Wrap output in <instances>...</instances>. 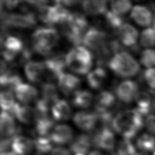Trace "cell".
Here are the masks:
<instances>
[{"instance_id": "cell-1", "label": "cell", "mask_w": 155, "mask_h": 155, "mask_svg": "<svg viewBox=\"0 0 155 155\" xmlns=\"http://www.w3.org/2000/svg\"><path fill=\"white\" fill-rule=\"evenodd\" d=\"M145 118L136 108L120 111L114 116L111 128L123 138L132 139L144 127Z\"/></svg>"}, {"instance_id": "cell-2", "label": "cell", "mask_w": 155, "mask_h": 155, "mask_svg": "<svg viewBox=\"0 0 155 155\" xmlns=\"http://www.w3.org/2000/svg\"><path fill=\"white\" fill-rule=\"evenodd\" d=\"M59 35L55 28L51 27H39L31 35V47L37 53L48 56L57 45Z\"/></svg>"}, {"instance_id": "cell-3", "label": "cell", "mask_w": 155, "mask_h": 155, "mask_svg": "<svg viewBox=\"0 0 155 155\" xmlns=\"http://www.w3.org/2000/svg\"><path fill=\"white\" fill-rule=\"evenodd\" d=\"M108 66L116 75L122 78L135 76L140 71V65L137 61L130 53L125 51L113 55Z\"/></svg>"}, {"instance_id": "cell-4", "label": "cell", "mask_w": 155, "mask_h": 155, "mask_svg": "<svg viewBox=\"0 0 155 155\" xmlns=\"http://www.w3.org/2000/svg\"><path fill=\"white\" fill-rule=\"evenodd\" d=\"M67 67L73 72L85 74L93 65V56L90 51L82 46L74 47L66 54Z\"/></svg>"}, {"instance_id": "cell-5", "label": "cell", "mask_w": 155, "mask_h": 155, "mask_svg": "<svg viewBox=\"0 0 155 155\" xmlns=\"http://www.w3.org/2000/svg\"><path fill=\"white\" fill-rule=\"evenodd\" d=\"M54 3V5L50 6L46 5L37 9L39 19L49 26L65 24L70 14L64 5L56 1Z\"/></svg>"}, {"instance_id": "cell-6", "label": "cell", "mask_w": 155, "mask_h": 155, "mask_svg": "<svg viewBox=\"0 0 155 155\" xmlns=\"http://www.w3.org/2000/svg\"><path fill=\"white\" fill-rule=\"evenodd\" d=\"M44 64L47 78L51 80L58 79L64 73L67 67L66 55L59 51L51 53L45 59Z\"/></svg>"}, {"instance_id": "cell-7", "label": "cell", "mask_w": 155, "mask_h": 155, "mask_svg": "<svg viewBox=\"0 0 155 155\" xmlns=\"http://www.w3.org/2000/svg\"><path fill=\"white\" fill-rule=\"evenodd\" d=\"M92 144L101 150L113 153L116 148V142L114 134L110 127H101L93 134Z\"/></svg>"}, {"instance_id": "cell-8", "label": "cell", "mask_w": 155, "mask_h": 155, "mask_svg": "<svg viewBox=\"0 0 155 155\" xmlns=\"http://www.w3.org/2000/svg\"><path fill=\"white\" fill-rule=\"evenodd\" d=\"M4 28H15L18 29H30L36 24V18L34 13L24 14L11 13L4 15L2 18Z\"/></svg>"}, {"instance_id": "cell-9", "label": "cell", "mask_w": 155, "mask_h": 155, "mask_svg": "<svg viewBox=\"0 0 155 155\" xmlns=\"http://www.w3.org/2000/svg\"><path fill=\"white\" fill-rule=\"evenodd\" d=\"M2 56L5 62H13L18 56L24 48L23 41L18 36L8 35L2 43ZM19 58V57H18Z\"/></svg>"}, {"instance_id": "cell-10", "label": "cell", "mask_w": 155, "mask_h": 155, "mask_svg": "<svg viewBox=\"0 0 155 155\" xmlns=\"http://www.w3.org/2000/svg\"><path fill=\"white\" fill-rule=\"evenodd\" d=\"M137 82L131 80H125L119 83L116 87V94L118 99L126 104L135 101L139 93Z\"/></svg>"}, {"instance_id": "cell-11", "label": "cell", "mask_w": 155, "mask_h": 155, "mask_svg": "<svg viewBox=\"0 0 155 155\" xmlns=\"http://www.w3.org/2000/svg\"><path fill=\"white\" fill-rule=\"evenodd\" d=\"M107 41V35L104 31L93 27L88 29L83 39V44L94 51L102 48Z\"/></svg>"}, {"instance_id": "cell-12", "label": "cell", "mask_w": 155, "mask_h": 155, "mask_svg": "<svg viewBox=\"0 0 155 155\" xmlns=\"http://www.w3.org/2000/svg\"><path fill=\"white\" fill-rule=\"evenodd\" d=\"M98 116L95 111H81L73 116V122L81 130L91 131L96 127Z\"/></svg>"}, {"instance_id": "cell-13", "label": "cell", "mask_w": 155, "mask_h": 155, "mask_svg": "<svg viewBox=\"0 0 155 155\" xmlns=\"http://www.w3.org/2000/svg\"><path fill=\"white\" fill-rule=\"evenodd\" d=\"M119 42L126 47L130 48L136 45L139 37L137 30L129 23H124L117 31Z\"/></svg>"}, {"instance_id": "cell-14", "label": "cell", "mask_w": 155, "mask_h": 155, "mask_svg": "<svg viewBox=\"0 0 155 155\" xmlns=\"http://www.w3.org/2000/svg\"><path fill=\"white\" fill-rule=\"evenodd\" d=\"M135 102L136 108L147 117L155 110V93L151 91H140L135 99Z\"/></svg>"}, {"instance_id": "cell-15", "label": "cell", "mask_w": 155, "mask_h": 155, "mask_svg": "<svg viewBox=\"0 0 155 155\" xmlns=\"http://www.w3.org/2000/svg\"><path fill=\"white\" fill-rule=\"evenodd\" d=\"M116 97L113 93L108 91H101L95 97L94 108L97 114L113 111V108L115 107Z\"/></svg>"}, {"instance_id": "cell-16", "label": "cell", "mask_w": 155, "mask_h": 155, "mask_svg": "<svg viewBox=\"0 0 155 155\" xmlns=\"http://www.w3.org/2000/svg\"><path fill=\"white\" fill-rule=\"evenodd\" d=\"M0 126L2 138H14L21 132V128L16 125L13 117L4 111L1 112Z\"/></svg>"}, {"instance_id": "cell-17", "label": "cell", "mask_w": 155, "mask_h": 155, "mask_svg": "<svg viewBox=\"0 0 155 155\" xmlns=\"http://www.w3.org/2000/svg\"><path fill=\"white\" fill-rule=\"evenodd\" d=\"M131 18L138 25L150 27L153 24L154 16L153 10L149 7L142 5H137L132 8Z\"/></svg>"}, {"instance_id": "cell-18", "label": "cell", "mask_w": 155, "mask_h": 155, "mask_svg": "<svg viewBox=\"0 0 155 155\" xmlns=\"http://www.w3.org/2000/svg\"><path fill=\"white\" fill-rule=\"evenodd\" d=\"M59 90L66 96L76 93L81 85V79L70 73H64L58 79Z\"/></svg>"}, {"instance_id": "cell-19", "label": "cell", "mask_w": 155, "mask_h": 155, "mask_svg": "<svg viewBox=\"0 0 155 155\" xmlns=\"http://www.w3.org/2000/svg\"><path fill=\"white\" fill-rule=\"evenodd\" d=\"M73 131L72 128L66 124L56 125L50 134V137L53 143L63 145L71 143L73 140Z\"/></svg>"}, {"instance_id": "cell-20", "label": "cell", "mask_w": 155, "mask_h": 155, "mask_svg": "<svg viewBox=\"0 0 155 155\" xmlns=\"http://www.w3.org/2000/svg\"><path fill=\"white\" fill-rule=\"evenodd\" d=\"M25 74L29 81L32 83L41 82L45 74V68L44 62L30 60L25 64Z\"/></svg>"}, {"instance_id": "cell-21", "label": "cell", "mask_w": 155, "mask_h": 155, "mask_svg": "<svg viewBox=\"0 0 155 155\" xmlns=\"http://www.w3.org/2000/svg\"><path fill=\"white\" fill-rule=\"evenodd\" d=\"M9 112L22 124L28 125L35 122V110L31 106L20 105L16 102Z\"/></svg>"}, {"instance_id": "cell-22", "label": "cell", "mask_w": 155, "mask_h": 155, "mask_svg": "<svg viewBox=\"0 0 155 155\" xmlns=\"http://www.w3.org/2000/svg\"><path fill=\"white\" fill-rule=\"evenodd\" d=\"M34 149V140L30 137L19 135L13 139L12 150L16 155H30Z\"/></svg>"}, {"instance_id": "cell-23", "label": "cell", "mask_w": 155, "mask_h": 155, "mask_svg": "<svg viewBox=\"0 0 155 155\" xmlns=\"http://www.w3.org/2000/svg\"><path fill=\"white\" fill-rule=\"evenodd\" d=\"M15 93L18 100L24 105L35 101L38 96V91L35 87L23 83L16 88Z\"/></svg>"}, {"instance_id": "cell-24", "label": "cell", "mask_w": 155, "mask_h": 155, "mask_svg": "<svg viewBox=\"0 0 155 155\" xmlns=\"http://www.w3.org/2000/svg\"><path fill=\"white\" fill-rule=\"evenodd\" d=\"M1 86L5 91H15L16 88L22 84V78L19 74L13 70L7 69L1 72Z\"/></svg>"}, {"instance_id": "cell-25", "label": "cell", "mask_w": 155, "mask_h": 155, "mask_svg": "<svg viewBox=\"0 0 155 155\" xmlns=\"http://www.w3.org/2000/svg\"><path fill=\"white\" fill-rule=\"evenodd\" d=\"M93 146L91 134H80L75 137L70 143V151L74 154H87Z\"/></svg>"}, {"instance_id": "cell-26", "label": "cell", "mask_w": 155, "mask_h": 155, "mask_svg": "<svg viewBox=\"0 0 155 155\" xmlns=\"http://www.w3.org/2000/svg\"><path fill=\"white\" fill-rule=\"evenodd\" d=\"M51 111L52 117L56 121H66L71 116V110L68 102L63 99H59L54 102L51 108Z\"/></svg>"}, {"instance_id": "cell-27", "label": "cell", "mask_w": 155, "mask_h": 155, "mask_svg": "<svg viewBox=\"0 0 155 155\" xmlns=\"http://www.w3.org/2000/svg\"><path fill=\"white\" fill-rule=\"evenodd\" d=\"M34 131L36 136L50 135L54 125V119L50 116H47L35 119ZM35 136V137H36Z\"/></svg>"}, {"instance_id": "cell-28", "label": "cell", "mask_w": 155, "mask_h": 155, "mask_svg": "<svg viewBox=\"0 0 155 155\" xmlns=\"http://www.w3.org/2000/svg\"><path fill=\"white\" fill-rule=\"evenodd\" d=\"M107 79V71L103 67H97L87 76L88 85L95 90L101 88Z\"/></svg>"}, {"instance_id": "cell-29", "label": "cell", "mask_w": 155, "mask_h": 155, "mask_svg": "<svg viewBox=\"0 0 155 155\" xmlns=\"http://www.w3.org/2000/svg\"><path fill=\"white\" fill-rule=\"evenodd\" d=\"M106 1H84L82 7L84 11L89 15L96 16L104 14L107 10Z\"/></svg>"}, {"instance_id": "cell-30", "label": "cell", "mask_w": 155, "mask_h": 155, "mask_svg": "<svg viewBox=\"0 0 155 155\" xmlns=\"http://www.w3.org/2000/svg\"><path fill=\"white\" fill-rule=\"evenodd\" d=\"M136 148L141 152L149 153L155 151V135L145 133L140 135L136 141Z\"/></svg>"}, {"instance_id": "cell-31", "label": "cell", "mask_w": 155, "mask_h": 155, "mask_svg": "<svg viewBox=\"0 0 155 155\" xmlns=\"http://www.w3.org/2000/svg\"><path fill=\"white\" fill-rule=\"evenodd\" d=\"M34 143L37 155H47L53 149V142L50 135L36 136L34 139Z\"/></svg>"}, {"instance_id": "cell-32", "label": "cell", "mask_w": 155, "mask_h": 155, "mask_svg": "<svg viewBox=\"0 0 155 155\" xmlns=\"http://www.w3.org/2000/svg\"><path fill=\"white\" fill-rule=\"evenodd\" d=\"M93 100V95L89 91L82 90H78L73 94L72 104L74 107L79 108L88 107Z\"/></svg>"}, {"instance_id": "cell-33", "label": "cell", "mask_w": 155, "mask_h": 155, "mask_svg": "<svg viewBox=\"0 0 155 155\" xmlns=\"http://www.w3.org/2000/svg\"><path fill=\"white\" fill-rule=\"evenodd\" d=\"M42 99L50 104L58 101V90L56 86L52 82H45L41 86Z\"/></svg>"}, {"instance_id": "cell-34", "label": "cell", "mask_w": 155, "mask_h": 155, "mask_svg": "<svg viewBox=\"0 0 155 155\" xmlns=\"http://www.w3.org/2000/svg\"><path fill=\"white\" fill-rule=\"evenodd\" d=\"M116 155H135L136 153V144L131 139H125L120 140L116 146Z\"/></svg>"}, {"instance_id": "cell-35", "label": "cell", "mask_w": 155, "mask_h": 155, "mask_svg": "<svg viewBox=\"0 0 155 155\" xmlns=\"http://www.w3.org/2000/svg\"><path fill=\"white\" fill-rule=\"evenodd\" d=\"M140 44L147 48H151L155 46V29L152 27H147L144 29L140 36Z\"/></svg>"}, {"instance_id": "cell-36", "label": "cell", "mask_w": 155, "mask_h": 155, "mask_svg": "<svg viewBox=\"0 0 155 155\" xmlns=\"http://www.w3.org/2000/svg\"><path fill=\"white\" fill-rule=\"evenodd\" d=\"M107 25L113 30H117L125 23V18L122 16L118 15L112 11L108 10L104 15Z\"/></svg>"}, {"instance_id": "cell-37", "label": "cell", "mask_w": 155, "mask_h": 155, "mask_svg": "<svg viewBox=\"0 0 155 155\" xmlns=\"http://www.w3.org/2000/svg\"><path fill=\"white\" fill-rule=\"evenodd\" d=\"M111 11L120 16H124L131 8V2L128 0H118L111 1Z\"/></svg>"}, {"instance_id": "cell-38", "label": "cell", "mask_w": 155, "mask_h": 155, "mask_svg": "<svg viewBox=\"0 0 155 155\" xmlns=\"http://www.w3.org/2000/svg\"><path fill=\"white\" fill-rule=\"evenodd\" d=\"M140 63L147 68H155V50L147 48L143 50L140 56Z\"/></svg>"}, {"instance_id": "cell-39", "label": "cell", "mask_w": 155, "mask_h": 155, "mask_svg": "<svg viewBox=\"0 0 155 155\" xmlns=\"http://www.w3.org/2000/svg\"><path fill=\"white\" fill-rule=\"evenodd\" d=\"M0 101L1 108L4 111H10L16 103L13 94L10 91H2L1 93Z\"/></svg>"}, {"instance_id": "cell-40", "label": "cell", "mask_w": 155, "mask_h": 155, "mask_svg": "<svg viewBox=\"0 0 155 155\" xmlns=\"http://www.w3.org/2000/svg\"><path fill=\"white\" fill-rule=\"evenodd\" d=\"M50 106V104L45 101L42 98L36 101L35 108V119L38 117L48 116Z\"/></svg>"}, {"instance_id": "cell-41", "label": "cell", "mask_w": 155, "mask_h": 155, "mask_svg": "<svg viewBox=\"0 0 155 155\" xmlns=\"http://www.w3.org/2000/svg\"><path fill=\"white\" fill-rule=\"evenodd\" d=\"M142 79L150 91L155 93V68H147L142 73Z\"/></svg>"}, {"instance_id": "cell-42", "label": "cell", "mask_w": 155, "mask_h": 155, "mask_svg": "<svg viewBox=\"0 0 155 155\" xmlns=\"http://www.w3.org/2000/svg\"><path fill=\"white\" fill-rule=\"evenodd\" d=\"M144 127L150 133L155 135V115L151 114L147 116L145 120Z\"/></svg>"}, {"instance_id": "cell-43", "label": "cell", "mask_w": 155, "mask_h": 155, "mask_svg": "<svg viewBox=\"0 0 155 155\" xmlns=\"http://www.w3.org/2000/svg\"><path fill=\"white\" fill-rule=\"evenodd\" d=\"M13 138H4L1 141V153L10 151L12 149Z\"/></svg>"}, {"instance_id": "cell-44", "label": "cell", "mask_w": 155, "mask_h": 155, "mask_svg": "<svg viewBox=\"0 0 155 155\" xmlns=\"http://www.w3.org/2000/svg\"><path fill=\"white\" fill-rule=\"evenodd\" d=\"M71 151L63 147H56L53 149L50 155H71Z\"/></svg>"}, {"instance_id": "cell-45", "label": "cell", "mask_w": 155, "mask_h": 155, "mask_svg": "<svg viewBox=\"0 0 155 155\" xmlns=\"http://www.w3.org/2000/svg\"><path fill=\"white\" fill-rule=\"evenodd\" d=\"M4 6L8 10H12L15 8L18 4L19 2V1H4Z\"/></svg>"}, {"instance_id": "cell-46", "label": "cell", "mask_w": 155, "mask_h": 155, "mask_svg": "<svg viewBox=\"0 0 155 155\" xmlns=\"http://www.w3.org/2000/svg\"><path fill=\"white\" fill-rule=\"evenodd\" d=\"M60 4L64 6H73L80 2L79 1H56Z\"/></svg>"}, {"instance_id": "cell-47", "label": "cell", "mask_w": 155, "mask_h": 155, "mask_svg": "<svg viewBox=\"0 0 155 155\" xmlns=\"http://www.w3.org/2000/svg\"><path fill=\"white\" fill-rule=\"evenodd\" d=\"M88 155H107L105 153L102 152V151L100 150H93L91 151Z\"/></svg>"}, {"instance_id": "cell-48", "label": "cell", "mask_w": 155, "mask_h": 155, "mask_svg": "<svg viewBox=\"0 0 155 155\" xmlns=\"http://www.w3.org/2000/svg\"><path fill=\"white\" fill-rule=\"evenodd\" d=\"M1 155H16L13 152L11 151H7V152H4L1 153Z\"/></svg>"}, {"instance_id": "cell-49", "label": "cell", "mask_w": 155, "mask_h": 155, "mask_svg": "<svg viewBox=\"0 0 155 155\" xmlns=\"http://www.w3.org/2000/svg\"><path fill=\"white\" fill-rule=\"evenodd\" d=\"M135 155H149V154L148 153H146L140 152V153H137Z\"/></svg>"}, {"instance_id": "cell-50", "label": "cell", "mask_w": 155, "mask_h": 155, "mask_svg": "<svg viewBox=\"0 0 155 155\" xmlns=\"http://www.w3.org/2000/svg\"><path fill=\"white\" fill-rule=\"evenodd\" d=\"M153 27L155 29V14H154V18H153Z\"/></svg>"}, {"instance_id": "cell-51", "label": "cell", "mask_w": 155, "mask_h": 155, "mask_svg": "<svg viewBox=\"0 0 155 155\" xmlns=\"http://www.w3.org/2000/svg\"><path fill=\"white\" fill-rule=\"evenodd\" d=\"M74 155H85L83 154H74Z\"/></svg>"}, {"instance_id": "cell-52", "label": "cell", "mask_w": 155, "mask_h": 155, "mask_svg": "<svg viewBox=\"0 0 155 155\" xmlns=\"http://www.w3.org/2000/svg\"><path fill=\"white\" fill-rule=\"evenodd\" d=\"M153 155H155V151L153 152Z\"/></svg>"}, {"instance_id": "cell-53", "label": "cell", "mask_w": 155, "mask_h": 155, "mask_svg": "<svg viewBox=\"0 0 155 155\" xmlns=\"http://www.w3.org/2000/svg\"></svg>"}]
</instances>
